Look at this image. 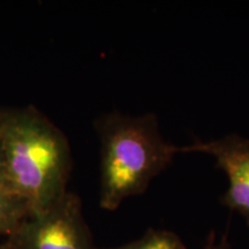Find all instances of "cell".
Here are the masks:
<instances>
[{
    "mask_svg": "<svg viewBox=\"0 0 249 249\" xmlns=\"http://www.w3.org/2000/svg\"><path fill=\"white\" fill-rule=\"evenodd\" d=\"M0 142L6 182L27 201L31 214L46 210L68 192L70 143L38 108L0 111Z\"/></svg>",
    "mask_w": 249,
    "mask_h": 249,
    "instance_id": "1",
    "label": "cell"
},
{
    "mask_svg": "<svg viewBox=\"0 0 249 249\" xmlns=\"http://www.w3.org/2000/svg\"><path fill=\"white\" fill-rule=\"evenodd\" d=\"M101 142L99 205L114 211L126 198L141 195L179 154L161 135L156 114H102L95 121Z\"/></svg>",
    "mask_w": 249,
    "mask_h": 249,
    "instance_id": "2",
    "label": "cell"
},
{
    "mask_svg": "<svg viewBox=\"0 0 249 249\" xmlns=\"http://www.w3.org/2000/svg\"><path fill=\"white\" fill-rule=\"evenodd\" d=\"M5 240L15 249H96L82 202L73 192L30 214Z\"/></svg>",
    "mask_w": 249,
    "mask_h": 249,
    "instance_id": "3",
    "label": "cell"
},
{
    "mask_svg": "<svg viewBox=\"0 0 249 249\" xmlns=\"http://www.w3.org/2000/svg\"><path fill=\"white\" fill-rule=\"evenodd\" d=\"M180 152H204L213 156L216 167L226 174L227 191L220 197V203L236 211L249 225V139L239 134H229L211 141H195Z\"/></svg>",
    "mask_w": 249,
    "mask_h": 249,
    "instance_id": "4",
    "label": "cell"
},
{
    "mask_svg": "<svg viewBox=\"0 0 249 249\" xmlns=\"http://www.w3.org/2000/svg\"><path fill=\"white\" fill-rule=\"evenodd\" d=\"M31 213L27 201L0 180V236L8 238Z\"/></svg>",
    "mask_w": 249,
    "mask_h": 249,
    "instance_id": "5",
    "label": "cell"
},
{
    "mask_svg": "<svg viewBox=\"0 0 249 249\" xmlns=\"http://www.w3.org/2000/svg\"><path fill=\"white\" fill-rule=\"evenodd\" d=\"M96 249H188L178 234L167 230L149 229L141 238L116 247Z\"/></svg>",
    "mask_w": 249,
    "mask_h": 249,
    "instance_id": "6",
    "label": "cell"
},
{
    "mask_svg": "<svg viewBox=\"0 0 249 249\" xmlns=\"http://www.w3.org/2000/svg\"><path fill=\"white\" fill-rule=\"evenodd\" d=\"M203 249H232V246L229 241V236H227V231L225 234L220 236V239L217 238L216 232L211 231L207 240H205Z\"/></svg>",
    "mask_w": 249,
    "mask_h": 249,
    "instance_id": "7",
    "label": "cell"
},
{
    "mask_svg": "<svg viewBox=\"0 0 249 249\" xmlns=\"http://www.w3.org/2000/svg\"><path fill=\"white\" fill-rule=\"evenodd\" d=\"M0 180H6L5 157H4V151H2L1 142H0Z\"/></svg>",
    "mask_w": 249,
    "mask_h": 249,
    "instance_id": "8",
    "label": "cell"
},
{
    "mask_svg": "<svg viewBox=\"0 0 249 249\" xmlns=\"http://www.w3.org/2000/svg\"><path fill=\"white\" fill-rule=\"evenodd\" d=\"M0 249H15L13 246H11L7 241H0Z\"/></svg>",
    "mask_w": 249,
    "mask_h": 249,
    "instance_id": "9",
    "label": "cell"
}]
</instances>
